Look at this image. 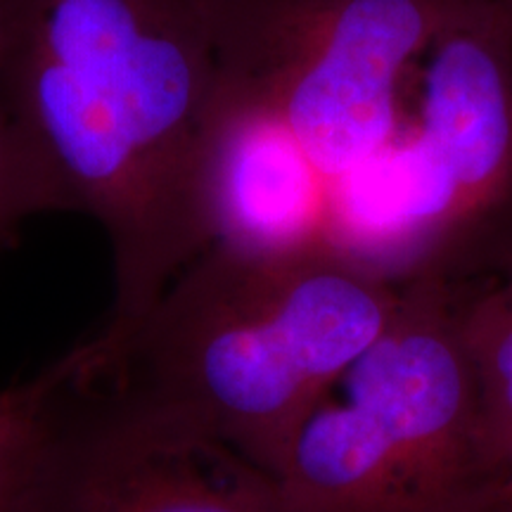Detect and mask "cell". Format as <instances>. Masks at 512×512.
I'll return each instance as SVG.
<instances>
[{
  "label": "cell",
  "instance_id": "3957f363",
  "mask_svg": "<svg viewBox=\"0 0 512 512\" xmlns=\"http://www.w3.org/2000/svg\"><path fill=\"white\" fill-rule=\"evenodd\" d=\"M292 512H401L484 501L479 411L453 292L403 285L275 477Z\"/></svg>",
  "mask_w": 512,
  "mask_h": 512
},
{
  "label": "cell",
  "instance_id": "52a82bcc",
  "mask_svg": "<svg viewBox=\"0 0 512 512\" xmlns=\"http://www.w3.org/2000/svg\"><path fill=\"white\" fill-rule=\"evenodd\" d=\"M50 370H41L34 380L12 384L10 399L0 408V512H17V498L34 437V422Z\"/></svg>",
  "mask_w": 512,
  "mask_h": 512
},
{
  "label": "cell",
  "instance_id": "7c38bea8",
  "mask_svg": "<svg viewBox=\"0 0 512 512\" xmlns=\"http://www.w3.org/2000/svg\"><path fill=\"white\" fill-rule=\"evenodd\" d=\"M10 389H12V387H8V389H0V408H3V406H5V401L10 399Z\"/></svg>",
  "mask_w": 512,
  "mask_h": 512
},
{
  "label": "cell",
  "instance_id": "277c9868",
  "mask_svg": "<svg viewBox=\"0 0 512 512\" xmlns=\"http://www.w3.org/2000/svg\"><path fill=\"white\" fill-rule=\"evenodd\" d=\"M392 157L418 221L401 285L512 268V38L491 0H458L434 38Z\"/></svg>",
  "mask_w": 512,
  "mask_h": 512
},
{
  "label": "cell",
  "instance_id": "ba28073f",
  "mask_svg": "<svg viewBox=\"0 0 512 512\" xmlns=\"http://www.w3.org/2000/svg\"><path fill=\"white\" fill-rule=\"evenodd\" d=\"M53 211L27 152L0 110V252L15 245L24 223Z\"/></svg>",
  "mask_w": 512,
  "mask_h": 512
},
{
  "label": "cell",
  "instance_id": "30bf717a",
  "mask_svg": "<svg viewBox=\"0 0 512 512\" xmlns=\"http://www.w3.org/2000/svg\"><path fill=\"white\" fill-rule=\"evenodd\" d=\"M401 512H494L484 501H465L453 505H439V508H422V510H401Z\"/></svg>",
  "mask_w": 512,
  "mask_h": 512
},
{
  "label": "cell",
  "instance_id": "7a4b0ae2",
  "mask_svg": "<svg viewBox=\"0 0 512 512\" xmlns=\"http://www.w3.org/2000/svg\"><path fill=\"white\" fill-rule=\"evenodd\" d=\"M401 294L330 242H211L112 349L79 344V370L275 479Z\"/></svg>",
  "mask_w": 512,
  "mask_h": 512
},
{
  "label": "cell",
  "instance_id": "8992f818",
  "mask_svg": "<svg viewBox=\"0 0 512 512\" xmlns=\"http://www.w3.org/2000/svg\"><path fill=\"white\" fill-rule=\"evenodd\" d=\"M453 309L475 382L479 451L489 489L512 451V268L475 290L453 294Z\"/></svg>",
  "mask_w": 512,
  "mask_h": 512
},
{
  "label": "cell",
  "instance_id": "8fae6325",
  "mask_svg": "<svg viewBox=\"0 0 512 512\" xmlns=\"http://www.w3.org/2000/svg\"><path fill=\"white\" fill-rule=\"evenodd\" d=\"M491 3H494V8L498 10V15H501L505 29H508L512 38V0H491Z\"/></svg>",
  "mask_w": 512,
  "mask_h": 512
},
{
  "label": "cell",
  "instance_id": "5b68a950",
  "mask_svg": "<svg viewBox=\"0 0 512 512\" xmlns=\"http://www.w3.org/2000/svg\"><path fill=\"white\" fill-rule=\"evenodd\" d=\"M17 512H292L259 467L83 375L76 349L53 363Z\"/></svg>",
  "mask_w": 512,
  "mask_h": 512
},
{
  "label": "cell",
  "instance_id": "9c48e42d",
  "mask_svg": "<svg viewBox=\"0 0 512 512\" xmlns=\"http://www.w3.org/2000/svg\"><path fill=\"white\" fill-rule=\"evenodd\" d=\"M484 503L494 512H512V451L505 458L501 470L491 479L489 489L484 494Z\"/></svg>",
  "mask_w": 512,
  "mask_h": 512
},
{
  "label": "cell",
  "instance_id": "6da1fadb",
  "mask_svg": "<svg viewBox=\"0 0 512 512\" xmlns=\"http://www.w3.org/2000/svg\"><path fill=\"white\" fill-rule=\"evenodd\" d=\"M221 0H0V110L53 211L112 256V349L214 242Z\"/></svg>",
  "mask_w": 512,
  "mask_h": 512
}]
</instances>
